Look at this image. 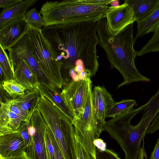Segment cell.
Masks as SVG:
<instances>
[{
    "label": "cell",
    "instance_id": "26",
    "mask_svg": "<svg viewBox=\"0 0 159 159\" xmlns=\"http://www.w3.org/2000/svg\"><path fill=\"white\" fill-rule=\"evenodd\" d=\"M41 15L34 7L27 11L24 17L28 24L39 30L45 26V22Z\"/></svg>",
    "mask_w": 159,
    "mask_h": 159
},
{
    "label": "cell",
    "instance_id": "12",
    "mask_svg": "<svg viewBox=\"0 0 159 159\" xmlns=\"http://www.w3.org/2000/svg\"><path fill=\"white\" fill-rule=\"evenodd\" d=\"M29 29L24 17L12 20L0 29V44L8 50L27 34Z\"/></svg>",
    "mask_w": 159,
    "mask_h": 159
},
{
    "label": "cell",
    "instance_id": "37",
    "mask_svg": "<svg viewBox=\"0 0 159 159\" xmlns=\"http://www.w3.org/2000/svg\"><path fill=\"white\" fill-rule=\"evenodd\" d=\"M74 70L78 74L83 70H85L83 62L82 60L79 59L76 61L75 63V66Z\"/></svg>",
    "mask_w": 159,
    "mask_h": 159
},
{
    "label": "cell",
    "instance_id": "16",
    "mask_svg": "<svg viewBox=\"0 0 159 159\" xmlns=\"http://www.w3.org/2000/svg\"><path fill=\"white\" fill-rule=\"evenodd\" d=\"M38 1L23 0L11 7L3 9L0 14V29L12 20L24 17L29 8Z\"/></svg>",
    "mask_w": 159,
    "mask_h": 159
},
{
    "label": "cell",
    "instance_id": "17",
    "mask_svg": "<svg viewBox=\"0 0 159 159\" xmlns=\"http://www.w3.org/2000/svg\"><path fill=\"white\" fill-rule=\"evenodd\" d=\"M0 108V136L16 131L25 120L7 109L2 101Z\"/></svg>",
    "mask_w": 159,
    "mask_h": 159
},
{
    "label": "cell",
    "instance_id": "20",
    "mask_svg": "<svg viewBox=\"0 0 159 159\" xmlns=\"http://www.w3.org/2000/svg\"><path fill=\"white\" fill-rule=\"evenodd\" d=\"M37 88L30 90H25L24 94L15 98L8 100L11 103L17 106L22 110L30 111L34 109L40 96Z\"/></svg>",
    "mask_w": 159,
    "mask_h": 159
},
{
    "label": "cell",
    "instance_id": "32",
    "mask_svg": "<svg viewBox=\"0 0 159 159\" xmlns=\"http://www.w3.org/2000/svg\"><path fill=\"white\" fill-rule=\"evenodd\" d=\"M159 129V111L155 116L151 124H150L146 132V134H152Z\"/></svg>",
    "mask_w": 159,
    "mask_h": 159
},
{
    "label": "cell",
    "instance_id": "8",
    "mask_svg": "<svg viewBox=\"0 0 159 159\" xmlns=\"http://www.w3.org/2000/svg\"><path fill=\"white\" fill-rule=\"evenodd\" d=\"M85 71L84 80L76 81L72 79L61 92V97L75 119H79L82 115L87 95L92 86L90 74Z\"/></svg>",
    "mask_w": 159,
    "mask_h": 159
},
{
    "label": "cell",
    "instance_id": "21",
    "mask_svg": "<svg viewBox=\"0 0 159 159\" xmlns=\"http://www.w3.org/2000/svg\"><path fill=\"white\" fill-rule=\"evenodd\" d=\"M137 31L135 39L154 32L159 24V5L145 18L136 22Z\"/></svg>",
    "mask_w": 159,
    "mask_h": 159
},
{
    "label": "cell",
    "instance_id": "27",
    "mask_svg": "<svg viewBox=\"0 0 159 159\" xmlns=\"http://www.w3.org/2000/svg\"><path fill=\"white\" fill-rule=\"evenodd\" d=\"M5 98V102H3L4 104L7 109L13 113L23 118L25 122L28 121L30 120L33 111L36 107L33 110L31 111H24L17 106L10 103L8 100L7 98Z\"/></svg>",
    "mask_w": 159,
    "mask_h": 159
},
{
    "label": "cell",
    "instance_id": "19",
    "mask_svg": "<svg viewBox=\"0 0 159 159\" xmlns=\"http://www.w3.org/2000/svg\"><path fill=\"white\" fill-rule=\"evenodd\" d=\"M124 2L132 9L134 22L145 18L159 5V0H125Z\"/></svg>",
    "mask_w": 159,
    "mask_h": 159
},
{
    "label": "cell",
    "instance_id": "14",
    "mask_svg": "<svg viewBox=\"0 0 159 159\" xmlns=\"http://www.w3.org/2000/svg\"><path fill=\"white\" fill-rule=\"evenodd\" d=\"M92 93L93 104L97 116L105 124L107 112L116 102L111 94L103 86H95Z\"/></svg>",
    "mask_w": 159,
    "mask_h": 159
},
{
    "label": "cell",
    "instance_id": "4",
    "mask_svg": "<svg viewBox=\"0 0 159 159\" xmlns=\"http://www.w3.org/2000/svg\"><path fill=\"white\" fill-rule=\"evenodd\" d=\"M112 0L47 1L39 12L45 26L95 21L105 17Z\"/></svg>",
    "mask_w": 159,
    "mask_h": 159
},
{
    "label": "cell",
    "instance_id": "11",
    "mask_svg": "<svg viewBox=\"0 0 159 159\" xmlns=\"http://www.w3.org/2000/svg\"><path fill=\"white\" fill-rule=\"evenodd\" d=\"M105 17L109 30L114 35L134 22L132 10L125 2L118 6L109 7Z\"/></svg>",
    "mask_w": 159,
    "mask_h": 159
},
{
    "label": "cell",
    "instance_id": "10",
    "mask_svg": "<svg viewBox=\"0 0 159 159\" xmlns=\"http://www.w3.org/2000/svg\"><path fill=\"white\" fill-rule=\"evenodd\" d=\"M7 50L10 59H21L28 63L37 75L40 84L56 88L43 73L34 58L31 42L27 34Z\"/></svg>",
    "mask_w": 159,
    "mask_h": 159
},
{
    "label": "cell",
    "instance_id": "22",
    "mask_svg": "<svg viewBox=\"0 0 159 159\" xmlns=\"http://www.w3.org/2000/svg\"><path fill=\"white\" fill-rule=\"evenodd\" d=\"M135 100L127 99L116 102L111 107L107 115V117L113 118L133 108L136 104Z\"/></svg>",
    "mask_w": 159,
    "mask_h": 159
},
{
    "label": "cell",
    "instance_id": "18",
    "mask_svg": "<svg viewBox=\"0 0 159 159\" xmlns=\"http://www.w3.org/2000/svg\"><path fill=\"white\" fill-rule=\"evenodd\" d=\"M37 89L40 95L45 97L59 109L72 122L75 118L56 89L39 84Z\"/></svg>",
    "mask_w": 159,
    "mask_h": 159
},
{
    "label": "cell",
    "instance_id": "34",
    "mask_svg": "<svg viewBox=\"0 0 159 159\" xmlns=\"http://www.w3.org/2000/svg\"><path fill=\"white\" fill-rule=\"evenodd\" d=\"M0 159H32L25 151L7 157H0Z\"/></svg>",
    "mask_w": 159,
    "mask_h": 159
},
{
    "label": "cell",
    "instance_id": "40",
    "mask_svg": "<svg viewBox=\"0 0 159 159\" xmlns=\"http://www.w3.org/2000/svg\"><path fill=\"white\" fill-rule=\"evenodd\" d=\"M110 4L111 7H116L119 5V1L117 0H112Z\"/></svg>",
    "mask_w": 159,
    "mask_h": 159
},
{
    "label": "cell",
    "instance_id": "1",
    "mask_svg": "<svg viewBox=\"0 0 159 159\" xmlns=\"http://www.w3.org/2000/svg\"><path fill=\"white\" fill-rule=\"evenodd\" d=\"M96 21H89L44 26L42 34L49 43L59 61L69 70L76 61L83 62L91 77L98 70L96 47L99 43Z\"/></svg>",
    "mask_w": 159,
    "mask_h": 159
},
{
    "label": "cell",
    "instance_id": "13",
    "mask_svg": "<svg viewBox=\"0 0 159 159\" xmlns=\"http://www.w3.org/2000/svg\"><path fill=\"white\" fill-rule=\"evenodd\" d=\"M10 60L14 70V79L26 90L37 88L39 82L37 75L28 63L21 59Z\"/></svg>",
    "mask_w": 159,
    "mask_h": 159
},
{
    "label": "cell",
    "instance_id": "38",
    "mask_svg": "<svg viewBox=\"0 0 159 159\" xmlns=\"http://www.w3.org/2000/svg\"><path fill=\"white\" fill-rule=\"evenodd\" d=\"M97 159H110L108 154L106 153L100 152L97 155Z\"/></svg>",
    "mask_w": 159,
    "mask_h": 159
},
{
    "label": "cell",
    "instance_id": "30",
    "mask_svg": "<svg viewBox=\"0 0 159 159\" xmlns=\"http://www.w3.org/2000/svg\"><path fill=\"white\" fill-rule=\"evenodd\" d=\"M47 130L54 150L56 159H64L51 130L47 125Z\"/></svg>",
    "mask_w": 159,
    "mask_h": 159
},
{
    "label": "cell",
    "instance_id": "35",
    "mask_svg": "<svg viewBox=\"0 0 159 159\" xmlns=\"http://www.w3.org/2000/svg\"><path fill=\"white\" fill-rule=\"evenodd\" d=\"M94 143L97 149L100 151H104L106 149V143L101 139L98 138L95 139Z\"/></svg>",
    "mask_w": 159,
    "mask_h": 159
},
{
    "label": "cell",
    "instance_id": "5",
    "mask_svg": "<svg viewBox=\"0 0 159 159\" xmlns=\"http://www.w3.org/2000/svg\"><path fill=\"white\" fill-rule=\"evenodd\" d=\"M38 109L52 132L64 159H77L75 134L71 121L49 100L40 103Z\"/></svg>",
    "mask_w": 159,
    "mask_h": 159
},
{
    "label": "cell",
    "instance_id": "36",
    "mask_svg": "<svg viewBox=\"0 0 159 159\" xmlns=\"http://www.w3.org/2000/svg\"><path fill=\"white\" fill-rule=\"evenodd\" d=\"M150 159H159V139H158L154 149L151 153Z\"/></svg>",
    "mask_w": 159,
    "mask_h": 159
},
{
    "label": "cell",
    "instance_id": "6",
    "mask_svg": "<svg viewBox=\"0 0 159 159\" xmlns=\"http://www.w3.org/2000/svg\"><path fill=\"white\" fill-rule=\"evenodd\" d=\"M27 33L33 54L43 73L57 89L64 84L61 71L63 64L59 61L51 44L43 35L42 30L29 25Z\"/></svg>",
    "mask_w": 159,
    "mask_h": 159
},
{
    "label": "cell",
    "instance_id": "23",
    "mask_svg": "<svg viewBox=\"0 0 159 159\" xmlns=\"http://www.w3.org/2000/svg\"><path fill=\"white\" fill-rule=\"evenodd\" d=\"M0 67L2 69L6 80L14 79L13 67L5 50L0 44Z\"/></svg>",
    "mask_w": 159,
    "mask_h": 159
},
{
    "label": "cell",
    "instance_id": "28",
    "mask_svg": "<svg viewBox=\"0 0 159 159\" xmlns=\"http://www.w3.org/2000/svg\"><path fill=\"white\" fill-rule=\"evenodd\" d=\"M75 137L77 159H95Z\"/></svg>",
    "mask_w": 159,
    "mask_h": 159
},
{
    "label": "cell",
    "instance_id": "25",
    "mask_svg": "<svg viewBox=\"0 0 159 159\" xmlns=\"http://www.w3.org/2000/svg\"><path fill=\"white\" fill-rule=\"evenodd\" d=\"M1 86L13 98L23 95L26 90L23 86L15 79L5 80L2 83Z\"/></svg>",
    "mask_w": 159,
    "mask_h": 159
},
{
    "label": "cell",
    "instance_id": "24",
    "mask_svg": "<svg viewBox=\"0 0 159 159\" xmlns=\"http://www.w3.org/2000/svg\"><path fill=\"white\" fill-rule=\"evenodd\" d=\"M159 52V24L147 43L138 51L137 56L140 57L152 52Z\"/></svg>",
    "mask_w": 159,
    "mask_h": 159
},
{
    "label": "cell",
    "instance_id": "33",
    "mask_svg": "<svg viewBox=\"0 0 159 159\" xmlns=\"http://www.w3.org/2000/svg\"><path fill=\"white\" fill-rule=\"evenodd\" d=\"M23 0H0V7L4 9L11 7L17 4Z\"/></svg>",
    "mask_w": 159,
    "mask_h": 159
},
{
    "label": "cell",
    "instance_id": "9",
    "mask_svg": "<svg viewBox=\"0 0 159 159\" xmlns=\"http://www.w3.org/2000/svg\"><path fill=\"white\" fill-rule=\"evenodd\" d=\"M46 128L47 125L36 107L28 127L31 139L25 151L32 159H49L46 140Z\"/></svg>",
    "mask_w": 159,
    "mask_h": 159
},
{
    "label": "cell",
    "instance_id": "7",
    "mask_svg": "<svg viewBox=\"0 0 159 159\" xmlns=\"http://www.w3.org/2000/svg\"><path fill=\"white\" fill-rule=\"evenodd\" d=\"M91 86L86 98L83 113L80 118L71 122L76 137L88 152L97 158V148L94 140L104 130L105 125L98 119L94 108Z\"/></svg>",
    "mask_w": 159,
    "mask_h": 159
},
{
    "label": "cell",
    "instance_id": "29",
    "mask_svg": "<svg viewBox=\"0 0 159 159\" xmlns=\"http://www.w3.org/2000/svg\"><path fill=\"white\" fill-rule=\"evenodd\" d=\"M30 120L28 121H23L19 128L16 130L19 132L24 140L28 146L30 144L31 139V137L30 134L28 127Z\"/></svg>",
    "mask_w": 159,
    "mask_h": 159
},
{
    "label": "cell",
    "instance_id": "2",
    "mask_svg": "<svg viewBox=\"0 0 159 159\" xmlns=\"http://www.w3.org/2000/svg\"><path fill=\"white\" fill-rule=\"evenodd\" d=\"M159 111V98L152 96L148 102L106 121L104 130L119 143L125 159H146L141 147L147 129Z\"/></svg>",
    "mask_w": 159,
    "mask_h": 159
},
{
    "label": "cell",
    "instance_id": "39",
    "mask_svg": "<svg viewBox=\"0 0 159 159\" xmlns=\"http://www.w3.org/2000/svg\"><path fill=\"white\" fill-rule=\"evenodd\" d=\"M86 73L85 70H84L77 74L79 80H83L84 79Z\"/></svg>",
    "mask_w": 159,
    "mask_h": 159
},
{
    "label": "cell",
    "instance_id": "3",
    "mask_svg": "<svg viewBox=\"0 0 159 159\" xmlns=\"http://www.w3.org/2000/svg\"><path fill=\"white\" fill-rule=\"evenodd\" d=\"M96 28L99 44L106 52L111 68H116L124 78L117 89L134 82L151 81L139 73L135 65L138 51L134 48L136 39L133 36V23L114 35L109 30L105 17L96 22Z\"/></svg>",
    "mask_w": 159,
    "mask_h": 159
},
{
    "label": "cell",
    "instance_id": "31",
    "mask_svg": "<svg viewBox=\"0 0 159 159\" xmlns=\"http://www.w3.org/2000/svg\"><path fill=\"white\" fill-rule=\"evenodd\" d=\"M47 125V124H46ZM46 140L48 153L49 159H56L54 150L47 128L46 131Z\"/></svg>",
    "mask_w": 159,
    "mask_h": 159
},
{
    "label": "cell",
    "instance_id": "15",
    "mask_svg": "<svg viewBox=\"0 0 159 159\" xmlns=\"http://www.w3.org/2000/svg\"><path fill=\"white\" fill-rule=\"evenodd\" d=\"M27 146L16 130L0 136V157H8L25 151Z\"/></svg>",
    "mask_w": 159,
    "mask_h": 159
}]
</instances>
